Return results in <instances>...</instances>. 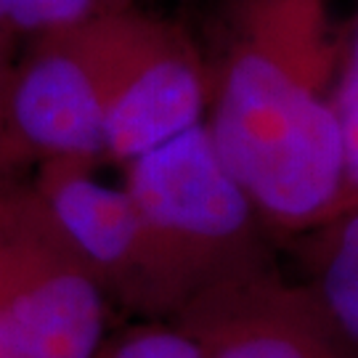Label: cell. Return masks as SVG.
Instances as JSON below:
<instances>
[{"label": "cell", "instance_id": "cell-4", "mask_svg": "<svg viewBox=\"0 0 358 358\" xmlns=\"http://www.w3.org/2000/svg\"><path fill=\"white\" fill-rule=\"evenodd\" d=\"M0 223V300L22 358H96L103 297L90 266L64 236Z\"/></svg>", "mask_w": 358, "mask_h": 358}, {"label": "cell", "instance_id": "cell-11", "mask_svg": "<svg viewBox=\"0 0 358 358\" xmlns=\"http://www.w3.org/2000/svg\"><path fill=\"white\" fill-rule=\"evenodd\" d=\"M109 358H207L202 345L192 334L167 327H152L143 332L130 334L112 350Z\"/></svg>", "mask_w": 358, "mask_h": 358}, {"label": "cell", "instance_id": "cell-5", "mask_svg": "<svg viewBox=\"0 0 358 358\" xmlns=\"http://www.w3.org/2000/svg\"><path fill=\"white\" fill-rule=\"evenodd\" d=\"M183 329L207 358H353L313 292L263 266L196 294Z\"/></svg>", "mask_w": 358, "mask_h": 358}, {"label": "cell", "instance_id": "cell-13", "mask_svg": "<svg viewBox=\"0 0 358 358\" xmlns=\"http://www.w3.org/2000/svg\"><path fill=\"white\" fill-rule=\"evenodd\" d=\"M0 27H6V0H0Z\"/></svg>", "mask_w": 358, "mask_h": 358}, {"label": "cell", "instance_id": "cell-8", "mask_svg": "<svg viewBox=\"0 0 358 358\" xmlns=\"http://www.w3.org/2000/svg\"><path fill=\"white\" fill-rule=\"evenodd\" d=\"M319 231L308 289L343 337L348 353L358 358V210Z\"/></svg>", "mask_w": 358, "mask_h": 358}, {"label": "cell", "instance_id": "cell-9", "mask_svg": "<svg viewBox=\"0 0 358 358\" xmlns=\"http://www.w3.org/2000/svg\"><path fill=\"white\" fill-rule=\"evenodd\" d=\"M122 11V0H6V27L59 35Z\"/></svg>", "mask_w": 358, "mask_h": 358}, {"label": "cell", "instance_id": "cell-3", "mask_svg": "<svg viewBox=\"0 0 358 358\" xmlns=\"http://www.w3.org/2000/svg\"><path fill=\"white\" fill-rule=\"evenodd\" d=\"M69 32L101 90L112 157L133 162L205 122V66L176 29L117 11Z\"/></svg>", "mask_w": 358, "mask_h": 358}, {"label": "cell", "instance_id": "cell-7", "mask_svg": "<svg viewBox=\"0 0 358 358\" xmlns=\"http://www.w3.org/2000/svg\"><path fill=\"white\" fill-rule=\"evenodd\" d=\"M77 165L80 159H53L40 180L43 207L59 234L90 271L152 268L154 284L170 292L152 234L130 192L106 186Z\"/></svg>", "mask_w": 358, "mask_h": 358}, {"label": "cell", "instance_id": "cell-10", "mask_svg": "<svg viewBox=\"0 0 358 358\" xmlns=\"http://www.w3.org/2000/svg\"><path fill=\"white\" fill-rule=\"evenodd\" d=\"M334 112L340 120L343 146H345V192H343V202H340V213H337L340 217L358 210V19L350 43H348L345 62H343L340 77H337Z\"/></svg>", "mask_w": 358, "mask_h": 358}, {"label": "cell", "instance_id": "cell-1", "mask_svg": "<svg viewBox=\"0 0 358 358\" xmlns=\"http://www.w3.org/2000/svg\"><path fill=\"white\" fill-rule=\"evenodd\" d=\"M348 38L297 0H239L236 38L210 96L207 130L257 217L324 229L345 192L334 88Z\"/></svg>", "mask_w": 358, "mask_h": 358}, {"label": "cell", "instance_id": "cell-12", "mask_svg": "<svg viewBox=\"0 0 358 358\" xmlns=\"http://www.w3.org/2000/svg\"><path fill=\"white\" fill-rule=\"evenodd\" d=\"M0 358H22L16 337H13L11 321H8V313L3 308V300H0Z\"/></svg>", "mask_w": 358, "mask_h": 358}, {"label": "cell", "instance_id": "cell-6", "mask_svg": "<svg viewBox=\"0 0 358 358\" xmlns=\"http://www.w3.org/2000/svg\"><path fill=\"white\" fill-rule=\"evenodd\" d=\"M6 109L22 143L53 159H88L106 152L101 90L72 32L48 35L8 88Z\"/></svg>", "mask_w": 358, "mask_h": 358}, {"label": "cell", "instance_id": "cell-2", "mask_svg": "<svg viewBox=\"0 0 358 358\" xmlns=\"http://www.w3.org/2000/svg\"><path fill=\"white\" fill-rule=\"evenodd\" d=\"M125 189L152 234L167 289L186 306L260 266L257 213L220 162L207 122L133 159Z\"/></svg>", "mask_w": 358, "mask_h": 358}]
</instances>
